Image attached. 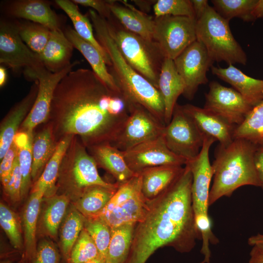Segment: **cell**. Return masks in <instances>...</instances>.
Here are the masks:
<instances>
[{
    "label": "cell",
    "instance_id": "6da1fadb",
    "mask_svg": "<svg viewBox=\"0 0 263 263\" xmlns=\"http://www.w3.org/2000/svg\"><path fill=\"white\" fill-rule=\"evenodd\" d=\"M113 96L117 95L91 70L67 74L55 90L48 119L56 141L73 135L86 148L112 144L128 117L114 112Z\"/></svg>",
    "mask_w": 263,
    "mask_h": 263
},
{
    "label": "cell",
    "instance_id": "7a4b0ae2",
    "mask_svg": "<svg viewBox=\"0 0 263 263\" xmlns=\"http://www.w3.org/2000/svg\"><path fill=\"white\" fill-rule=\"evenodd\" d=\"M192 176L185 166L175 182L150 202L149 208L134 230L126 263H145L157 249L174 247L190 251L201 239L194 220L191 196Z\"/></svg>",
    "mask_w": 263,
    "mask_h": 263
},
{
    "label": "cell",
    "instance_id": "3957f363",
    "mask_svg": "<svg viewBox=\"0 0 263 263\" xmlns=\"http://www.w3.org/2000/svg\"><path fill=\"white\" fill-rule=\"evenodd\" d=\"M89 15L97 40L106 51L111 61L108 69L128 107L139 105L165 123V106L157 88L136 72L125 59L112 37L107 20L90 9Z\"/></svg>",
    "mask_w": 263,
    "mask_h": 263
},
{
    "label": "cell",
    "instance_id": "277c9868",
    "mask_svg": "<svg viewBox=\"0 0 263 263\" xmlns=\"http://www.w3.org/2000/svg\"><path fill=\"white\" fill-rule=\"evenodd\" d=\"M257 146L241 138L227 146L219 144L211 165L213 184L209 194V206L224 196L230 197L244 186L260 187L254 164Z\"/></svg>",
    "mask_w": 263,
    "mask_h": 263
},
{
    "label": "cell",
    "instance_id": "5b68a950",
    "mask_svg": "<svg viewBox=\"0 0 263 263\" xmlns=\"http://www.w3.org/2000/svg\"><path fill=\"white\" fill-rule=\"evenodd\" d=\"M229 22L208 5L196 21L197 40L205 46L213 62L224 61L228 65H245L247 56L233 37Z\"/></svg>",
    "mask_w": 263,
    "mask_h": 263
},
{
    "label": "cell",
    "instance_id": "8992f818",
    "mask_svg": "<svg viewBox=\"0 0 263 263\" xmlns=\"http://www.w3.org/2000/svg\"><path fill=\"white\" fill-rule=\"evenodd\" d=\"M110 33L127 62L158 89V79L165 57L157 44L108 21Z\"/></svg>",
    "mask_w": 263,
    "mask_h": 263
},
{
    "label": "cell",
    "instance_id": "52a82bcc",
    "mask_svg": "<svg viewBox=\"0 0 263 263\" xmlns=\"http://www.w3.org/2000/svg\"><path fill=\"white\" fill-rule=\"evenodd\" d=\"M77 138L74 136L63 158L58 177L61 185L80 194L95 186L117 190L120 184L107 182L101 177L95 161Z\"/></svg>",
    "mask_w": 263,
    "mask_h": 263
},
{
    "label": "cell",
    "instance_id": "ba28073f",
    "mask_svg": "<svg viewBox=\"0 0 263 263\" xmlns=\"http://www.w3.org/2000/svg\"><path fill=\"white\" fill-rule=\"evenodd\" d=\"M141 191V175L137 173L123 184H120L113 197L96 216L111 228L126 224L136 225L145 216L150 201Z\"/></svg>",
    "mask_w": 263,
    "mask_h": 263
},
{
    "label": "cell",
    "instance_id": "9c48e42d",
    "mask_svg": "<svg viewBox=\"0 0 263 263\" xmlns=\"http://www.w3.org/2000/svg\"><path fill=\"white\" fill-rule=\"evenodd\" d=\"M0 63L15 72L23 69L24 75L31 80L46 68L38 55L23 41L17 23L2 19L0 22Z\"/></svg>",
    "mask_w": 263,
    "mask_h": 263
},
{
    "label": "cell",
    "instance_id": "30bf717a",
    "mask_svg": "<svg viewBox=\"0 0 263 263\" xmlns=\"http://www.w3.org/2000/svg\"><path fill=\"white\" fill-rule=\"evenodd\" d=\"M153 40L165 58L174 60L197 40L195 19L165 16L154 18Z\"/></svg>",
    "mask_w": 263,
    "mask_h": 263
},
{
    "label": "cell",
    "instance_id": "8fae6325",
    "mask_svg": "<svg viewBox=\"0 0 263 263\" xmlns=\"http://www.w3.org/2000/svg\"><path fill=\"white\" fill-rule=\"evenodd\" d=\"M163 135L169 149L187 161L196 157L204 144L205 136L191 118L177 103L170 122L164 128Z\"/></svg>",
    "mask_w": 263,
    "mask_h": 263
},
{
    "label": "cell",
    "instance_id": "7c38bea8",
    "mask_svg": "<svg viewBox=\"0 0 263 263\" xmlns=\"http://www.w3.org/2000/svg\"><path fill=\"white\" fill-rule=\"evenodd\" d=\"M173 62L185 83L183 95L191 100L199 86L208 82L207 73L214 62L205 46L197 40L183 51Z\"/></svg>",
    "mask_w": 263,
    "mask_h": 263
},
{
    "label": "cell",
    "instance_id": "4fadbf2b",
    "mask_svg": "<svg viewBox=\"0 0 263 263\" xmlns=\"http://www.w3.org/2000/svg\"><path fill=\"white\" fill-rule=\"evenodd\" d=\"M129 109L128 118L111 144L121 151L162 135L166 126L142 106H131Z\"/></svg>",
    "mask_w": 263,
    "mask_h": 263
},
{
    "label": "cell",
    "instance_id": "5bb4252c",
    "mask_svg": "<svg viewBox=\"0 0 263 263\" xmlns=\"http://www.w3.org/2000/svg\"><path fill=\"white\" fill-rule=\"evenodd\" d=\"M204 108L229 124H241L253 107L236 90L212 81L205 94Z\"/></svg>",
    "mask_w": 263,
    "mask_h": 263
},
{
    "label": "cell",
    "instance_id": "9a60e30c",
    "mask_svg": "<svg viewBox=\"0 0 263 263\" xmlns=\"http://www.w3.org/2000/svg\"><path fill=\"white\" fill-rule=\"evenodd\" d=\"M122 151L128 166L135 173L160 166L185 165L187 162L169 149L163 134Z\"/></svg>",
    "mask_w": 263,
    "mask_h": 263
},
{
    "label": "cell",
    "instance_id": "2e32d148",
    "mask_svg": "<svg viewBox=\"0 0 263 263\" xmlns=\"http://www.w3.org/2000/svg\"><path fill=\"white\" fill-rule=\"evenodd\" d=\"M78 63V61H74L63 70L55 73L45 69L36 75L34 81L38 82V93L32 108L20 126L22 132H33L36 126L49 119L57 84Z\"/></svg>",
    "mask_w": 263,
    "mask_h": 263
},
{
    "label": "cell",
    "instance_id": "e0dca14e",
    "mask_svg": "<svg viewBox=\"0 0 263 263\" xmlns=\"http://www.w3.org/2000/svg\"><path fill=\"white\" fill-rule=\"evenodd\" d=\"M215 141L214 138L205 136L204 144L199 154L188 160L185 165L189 169L192 176L191 196L194 212L207 213L210 184L213 176L209 151Z\"/></svg>",
    "mask_w": 263,
    "mask_h": 263
},
{
    "label": "cell",
    "instance_id": "ac0fdd59",
    "mask_svg": "<svg viewBox=\"0 0 263 263\" xmlns=\"http://www.w3.org/2000/svg\"><path fill=\"white\" fill-rule=\"evenodd\" d=\"M182 108L204 136L214 138L223 146L229 145L234 140L233 134L235 126L229 124L219 116L204 107L190 104L182 105Z\"/></svg>",
    "mask_w": 263,
    "mask_h": 263
},
{
    "label": "cell",
    "instance_id": "d6986e66",
    "mask_svg": "<svg viewBox=\"0 0 263 263\" xmlns=\"http://www.w3.org/2000/svg\"><path fill=\"white\" fill-rule=\"evenodd\" d=\"M38 87V82L36 80L28 94L15 106L1 122L0 128V160L13 143L19 128L32 108L37 97Z\"/></svg>",
    "mask_w": 263,
    "mask_h": 263
},
{
    "label": "cell",
    "instance_id": "ffe728a7",
    "mask_svg": "<svg viewBox=\"0 0 263 263\" xmlns=\"http://www.w3.org/2000/svg\"><path fill=\"white\" fill-rule=\"evenodd\" d=\"M211 70L213 75L231 85L252 107L263 99V80L247 75L233 65L226 68L212 66Z\"/></svg>",
    "mask_w": 263,
    "mask_h": 263
},
{
    "label": "cell",
    "instance_id": "44dd1931",
    "mask_svg": "<svg viewBox=\"0 0 263 263\" xmlns=\"http://www.w3.org/2000/svg\"><path fill=\"white\" fill-rule=\"evenodd\" d=\"M7 12L12 17L41 24L51 31L61 29L58 18L44 0H14L8 5Z\"/></svg>",
    "mask_w": 263,
    "mask_h": 263
},
{
    "label": "cell",
    "instance_id": "7402d4cb",
    "mask_svg": "<svg viewBox=\"0 0 263 263\" xmlns=\"http://www.w3.org/2000/svg\"><path fill=\"white\" fill-rule=\"evenodd\" d=\"M87 149L97 165L110 173L118 184H123L137 174L128 166L122 151L110 143L98 144Z\"/></svg>",
    "mask_w": 263,
    "mask_h": 263
},
{
    "label": "cell",
    "instance_id": "603a6c76",
    "mask_svg": "<svg viewBox=\"0 0 263 263\" xmlns=\"http://www.w3.org/2000/svg\"><path fill=\"white\" fill-rule=\"evenodd\" d=\"M124 5L113 0H109V5L113 14L120 24L128 31L150 41L153 40L154 18L137 10L127 2Z\"/></svg>",
    "mask_w": 263,
    "mask_h": 263
},
{
    "label": "cell",
    "instance_id": "cb8c5ba5",
    "mask_svg": "<svg viewBox=\"0 0 263 263\" xmlns=\"http://www.w3.org/2000/svg\"><path fill=\"white\" fill-rule=\"evenodd\" d=\"M158 89L164 101L166 126L171 119L178 97L185 90L184 82L176 69L173 60L165 58L158 79Z\"/></svg>",
    "mask_w": 263,
    "mask_h": 263
},
{
    "label": "cell",
    "instance_id": "d4e9b609",
    "mask_svg": "<svg viewBox=\"0 0 263 263\" xmlns=\"http://www.w3.org/2000/svg\"><path fill=\"white\" fill-rule=\"evenodd\" d=\"M184 168L180 165H163L146 169L141 175V191L152 200L165 191L178 178Z\"/></svg>",
    "mask_w": 263,
    "mask_h": 263
},
{
    "label": "cell",
    "instance_id": "484cf974",
    "mask_svg": "<svg viewBox=\"0 0 263 263\" xmlns=\"http://www.w3.org/2000/svg\"><path fill=\"white\" fill-rule=\"evenodd\" d=\"M74 48L61 29L51 31L50 38L39 56L48 71L57 73L72 63L70 60Z\"/></svg>",
    "mask_w": 263,
    "mask_h": 263
},
{
    "label": "cell",
    "instance_id": "4316f807",
    "mask_svg": "<svg viewBox=\"0 0 263 263\" xmlns=\"http://www.w3.org/2000/svg\"><path fill=\"white\" fill-rule=\"evenodd\" d=\"M64 34L74 48L77 49L86 59L91 65L92 71L108 88L115 95L122 96L99 52L91 43L82 38L74 29L68 27L66 29Z\"/></svg>",
    "mask_w": 263,
    "mask_h": 263
},
{
    "label": "cell",
    "instance_id": "83f0119b",
    "mask_svg": "<svg viewBox=\"0 0 263 263\" xmlns=\"http://www.w3.org/2000/svg\"><path fill=\"white\" fill-rule=\"evenodd\" d=\"M45 195L43 189L32 190L24 207L22 222L24 238V256L30 262L37 249L36 230L41 204Z\"/></svg>",
    "mask_w": 263,
    "mask_h": 263
},
{
    "label": "cell",
    "instance_id": "f1b7e54d",
    "mask_svg": "<svg viewBox=\"0 0 263 263\" xmlns=\"http://www.w3.org/2000/svg\"><path fill=\"white\" fill-rule=\"evenodd\" d=\"M73 137V135L66 136L57 142L54 154L36 180L32 190L43 189L45 191V196L48 197L55 195L56 189V183L59 176L61 164Z\"/></svg>",
    "mask_w": 263,
    "mask_h": 263
},
{
    "label": "cell",
    "instance_id": "f546056e",
    "mask_svg": "<svg viewBox=\"0 0 263 263\" xmlns=\"http://www.w3.org/2000/svg\"><path fill=\"white\" fill-rule=\"evenodd\" d=\"M55 2L71 19L77 34L94 46L101 54L107 65L110 66L111 61L108 54L94 35L92 23L79 11L76 4L69 0H56Z\"/></svg>",
    "mask_w": 263,
    "mask_h": 263
},
{
    "label": "cell",
    "instance_id": "4dcf8cb0",
    "mask_svg": "<svg viewBox=\"0 0 263 263\" xmlns=\"http://www.w3.org/2000/svg\"><path fill=\"white\" fill-rule=\"evenodd\" d=\"M57 143L49 124L34 136L31 171L32 180H36L38 179L39 173L44 169L54 154Z\"/></svg>",
    "mask_w": 263,
    "mask_h": 263
},
{
    "label": "cell",
    "instance_id": "1f68e13d",
    "mask_svg": "<svg viewBox=\"0 0 263 263\" xmlns=\"http://www.w3.org/2000/svg\"><path fill=\"white\" fill-rule=\"evenodd\" d=\"M116 190L99 186L90 187L81 194L75 207L85 218L94 217L103 210Z\"/></svg>",
    "mask_w": 263,
    "mask_h": 263
},
{
    "label": "cell",
    "instance_id": "d6a6232c",
    "mask_svg": "<svg viewBox=\"0 0 263 263\" xmlns=\"http://www.w3.org/2000/svg\"><path fill=\"white\" fill-rule=\"evenodd\" d=\"M135 225L126 224L111 228V236L106 263H124L131 251Z\"/></svg>",
    "mask_w": 263,
    "mask_h": 263
},
{
    "label": "cell",
    "instance_id": "836d02e7",
    "mask_svg": "<svg viewBox=\"0 0 263 263\" xmlns=\"http://www.w3.org/2000/svg\"><path fill=\"white\" fill-rule=\"evenodd\" d=\"M233 137L246 140L257 146L263 145V99L235 127Z\"/></svg>",
    "mask_w": 263,
    "mask_h": 263
},
{
    "label": "cell",
    "instance_id": "e575fe53",
    "mask_svg": "<svg viewBox=\"0 0 263 263\" xmlns=\"http://www.w3.org/2000/svg\"><path fill=\"white\" fill-rule=\"evenodd\" d=\"M33 132H19L14 142L18 148V159L22 175L21 199L27 194L31 182Z\"/></svg>",
    "mask_w": 263,
    "mask_h": 263
},
{
    "label": "cell",
    "instance_id": "d590c367",
    "mask_svg": "<svg viewBox=\"0 0 263 263\" xmlns=\"http://www.w3.org/2000/svg\"><path fill=\"white\" fill-rule=\"evenodd\" d=\"M85 217L75 207L67 215L61 227L60 248L67 261L71 251L84 228Z\"/></svg>",
    "mask_w": 263,
    "mask_h": 263
},
{
    "label": "cell",
    "instance_id": "8d00e7d4",
    "mask_svg": "<svg viewBox=\"0 0 263 263\" xmlns=\"http://www.w3.org/2000/svg\"><path fill=\"white\" fill-rule=\"evenodd\" d=\"M258 0H212L215 11L224 19L229 21L237 18L245 22L256 20L252 15Z\"/></svg>",
    "mask_w": 263,
    "mask_h": 263
},
{
    "label": "cell",
    "instance_id": "74e56055",
    "mask_svg": "<svg viewBox=\"0 0 263 263\" xmlns=\"http://www.w3.org/2000/svg\"><path fill=\"white\" fill-rule=\"evenodd\" d=\"M48 198L43 214L42 223L47 233L55 237L66 214L69 200L65 194L54 195Z\"/></svg>",
    "mask_w": 263,
    "mask_h": 263
},
{
    "label": "cell",
    "instance_id": "f35d334b",
    "mask_svg": "<svg viewBox=\"0 0 263 263\" xmlns=\"http://www.w3.org/2000/svg\"><path fill=\"white\" fill-rule=\"evenodd\" d=\"M17 26L23 41L33 52L39 56L50 38L51 30L33 22H17Z\"/></svg>",
    "mask_w": 263,
    "mask_h": 263
},
{
    "label": "cell",
    "instance_id": "ab89813d",
    "mask_svg": "<svg viewBox=\"0 0 263 263\" xmlns=\"http://www.w3.org/2000/svg\"><path fill=\"white\" fill-rule=\"evenodd\" d=\"M0 225L12 246L17 250H22L24 245L19 219L10 208L1 202L0 204Z\"/></svg>",
    "mask_w": 263,
    "mask_h": 263
},
{
    "label": "cell",
    "instance_id": "60d3db41",
    "mask_svg": "<svg viewBox=\"0 0 263 263\" xmlns=\"http://www.w3.org/2000/svg\"><path fill=\"white\" fill-rule=\"evenodd\" d=\"M84 229L94 243L99 254L106 259L111 236V228L99 219L85 217Z\"/></svg>",
    "mask_w": 263,
    "mask_h": 263
},
{
    "label": "cell",
    "instance_id": "b9f144b4",
    "mask_svg": "<svg viewBox=\"0 0 263 263\" xmlns=\"http://www.w3.org/2000/svg\"><path fill=\"white\" fill-rule=\"evenodd\" d=\"M152 8L156 18L173 16L187 17L195 19L190 0H156Z\"/></svg>",
    "mask_w": 263,
    "mask_h": 263
},
{
    "label": "cell",
    "instance_id": "7bdbcfd3",
    "mask_svg": "<svg viewBox=\"0 0 263 263\" xmlns=\"http://www.w3.org/2000/svg\"><path fill=\"white\" fill-rule=\"evenodd\" d=\"M99 255L94 243L83 228L71 251L66 263H85Z\"/></svg>",
    "mask_w": 263,
    "mask_h": 263
},
{
    "label": "cell",
    "instance_id": "ee69618b",
    "mask_svg": "<svg viewBox=\"0 0 263 263\" xmlns=\"http://www.w3.org/2000/svg\"><path fill=\"white\" fill-rule=\"evenodd\" d=\"M194 214L195 223L202 240L201 253L205 256L204 261L201 263H210L209 244H217L218 240L212 232L211 223L208 213L194 212Z\"/></svg>",
    "mask_w": 263,
    "mask_h": 263
},
{
    "label": "cell",
    "instance_id": "f6af8a7d",
    "mask_svg": "<svg viewBox=\"0 0 263 263\" xmlns=\"http://www.w3.org/2000/svg\"><path fill=\"white\" fill-rule=\"evenodd\" d=\"M60 254L54 243L47 240L40 241L30 263H59Z\"/></svg>",
    "mask_w": 263,
    "mask_h": 263
},
{
    "label": "cell",
    "instance_id": "bcb514c9",
    "mask_svg": "<svg viewBox=\"0 0 263 263\" xmlns=\"http://www.w3.org/2000/svg\"><path fill=\"white\" fill-rule=\"evenodd\" d=\"M22 182V175L17 156L9 179L3 187L5 193L13 201L17 202L21 199Z\"/></svg>",
    "mask_w": 263,
    "mask_h": 263
},
{
    "label": "cell",
    "instance_id": "7dc6e473",
    "mask_svg": "<svg viewBox=\"0 0 263 263\" xmlns=\"http://www.w3.org/2000/svg\"><path fill=\"white\" fill-rule=\"evenodd\" d=\"M17 156L18 148L14 142L0 162V177L3 187L9 179Z\"/></svg>",
    "mask_w": 263,
    "mask_h": 263
},
{
    "label": "cell",
    "instance_id": "c3c4849f",
    "mask_svg": "<svg viewBox=\"0 0 263 263\" xmlns=\"http://www.w3.org/2000/svg\"><path fill=\"white\" fill-rule=\"evenodd\" d=\"M72 1L75 4L91 7L102 18L106 19L111 18L112 13L109 5V0H73Z\"/></svg>",
    "mask_w": 263,
    "mask_h": 263
},
{
    "label": "cell",
    "instance_id": "681fc988",
    "mask_svg": "<svg viewBox=\"0 0 263 263\" xmlns=\"http://www.w3.org/2000/svg\"><path fill=\"white\" fill-rule=\"evenodd\" d=\"M254 164L260 187L263 190V145L257 146L254 155Z\"/></svg>",
    "mask_w": 263,
    "mask_h": 263
},
{
    "label": "cell",
    "instance_id": "f907efd6",
    "mask_svg": "<svg viewBox=\"0 0 263 263\" xmlns=\"http://www.w3.org/2000/svg\"><path fill=\"white\" fill-rule=\"evenodd\" d=\"M196 21L204 15L209 5L207 0H190Z\"/></svg>",
    "mask_w": 263,
    "mask_h": 263
},
{
    "label": "cell",
    "instance_id": "816d5d0a",
    "mask_svg": "<svg viewBox=\"0 0 263 263\" xmlns=\"http://www.w3.org/2000/svg\"><path fill=\"white\" fill-rule=\"evenodd\" d=\"M248 263H263V247L252 246Z\"/></svg>",
    "mask_w": 263,
    "mask_h": 263
},
{
    "label": "cell",
    "instance_id": "f5cc1de1",
    "mask_svg": "<svg viewBox=\"0 0 263 263\" xmlns=\"http://www.w3.org/2000/svg\"><path fill=\"white\" fill-rule=\"evenodd\" d=\"M134 3L141 9V11H149L151 6H153L156 0H133Z\"/></svg>",
    "mask_w": 263,
    "mask_h": 263
},
{
    "label": "cell",
    "instance_id": "db71d44e",
    "mask_svg": "<svg viewBox=\"0 0 263 263\" xmlns=\"http://www.w3.org/2000/svg\"><path fill=\"white\" fill-rule=\"evenodd\" d=\"M252 15L256 19L263 18V0H258L253 10Z\"/></svg>",
    "mask_w": 263,
    "mask_h": 263
},
{
    "label": "cell",
    "instance_id": "11a10c76",
    "mask_svg": "<svg viewBox=\"0 0 263 263\" xmlns=\"http://www.w3.org/2000/svg\"><path fill=\"white\" fill-rule=\"evenodd\" d=\"M248 244L251 246L259 245L263 247V234H258L249 237Z\"/></svg>",
    "mask_w": 263,
    "mask_h": 263
},
{
    "label": "cell",
    "instance_id": "9f6ffc18",
    "mask_svg": "<svg viewBox=\"0 0 263 263\" xmlns=\"http://www.w3.org/2000/svg\"><path fill=\"white\" fill-rule=\"evenodd\" d=\"M7 75L6 69L2 66L0 67V86H4L7 80Z\"/></svg>",
    "mask_w": 263,
    "mask_h": 263
},
{
    "label": "cell",
    "instance_id": "6f0895ef",
    "mask_svg": "<svg viewBox=\"0 0 263 263\" xmlns=\"http://www.w3.org/2000/svg\"><path fill=\"white\" fill-rule=\"evenodd\" d=\"M106 259L99 255L97 257L85 263H106Z\"/></svg>",
    "mask_w": 263,
    "mask_h": 263
},
{
    "label": "cell",
    "instance_id": "680465c9",
    "mask_svg": "<svg viewBox=\"0 0 263 263\" xmlns=\"http://www.w3.org/2000/svg\"><path fill=\"white\" fill-rule=\"evenodd\" d=\"M17 263H30L29 261L23 255L22 258Z\"/></svg>",
    "mask_w": 263,
    "mask_h": 263
},
{
    "label": "cell",
    "instance_id": "91938a15",
    "mask_svg": "<svg viewBox=\"0 0 263 263\" xmlns=\"http://www.w3.org/2000/svg\"><path fill=\"white\" fill-rule=\"evenodd\" d=\"M0 263H12V262L9 259L5 258L1 260Z\"/></svg>",
    "mask_w": 263,
    "mask_h": 263
},
{
    "label": "cell",
    "instance_id": "94428289",
    "mask_svg": "<svg viewBox=\"0 0 263 263\" xmlns=\"http://www.w3.org/2000/svg\"><path fill=\"white\" fill-rule=\"evenodd\" d=\"M262 19H263V18Z\"/></svg>",
    "mask_w": 263,
    "mask_h": 263
}]
</instances>
